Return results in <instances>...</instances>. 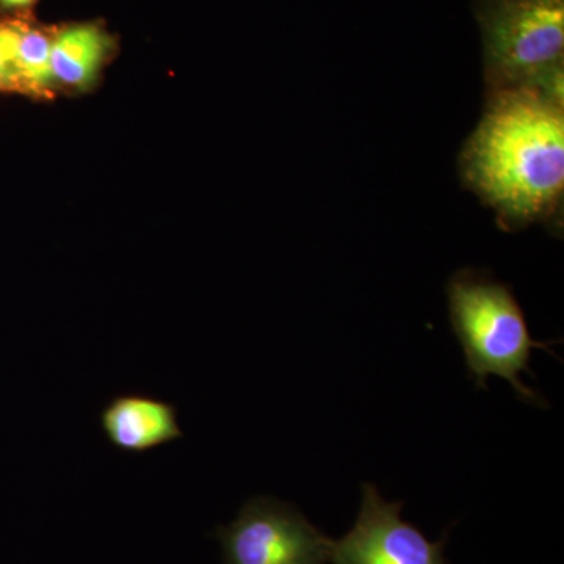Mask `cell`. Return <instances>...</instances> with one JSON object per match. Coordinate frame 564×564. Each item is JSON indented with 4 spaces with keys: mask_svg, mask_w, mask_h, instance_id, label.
<instances>
[{
    "mask_svg": "<svg viewBox=\"0 0 564 564\" xmlns=\"http://www.w3.org/2000/svg\"><path fill=\"white\" fill-rule=\"evenodd\" d=\"M463 173L508 228L551 215L564 187L563 102L532 88L492 91Z\"/></svg>",
    "mask_w": 564,
    "mask_h": 564,
    "instance_id": "6da1fadb",
    "label": "cell"
},
{
    "mask_svg": "<svg viewBox=\"0 0 564 564\" xmlns=\"http://www.w3.org/2000/svg\"><path fill=\"white\" fill-rule=\"evenodd\" d=\"M447 296L452 328L475 388H488L486 381L496 375L513 386L522 402L547 408V400L524 384L521 373L533 375V348L552 352L549 348L556 343L533 339L511 289L488 274L463 270L448 282Z\"/></svg>",
    "mask_w": 564,
    "mask_h": 564,
    "instance_id": "7a4b0ae2",
    "label": "cell"
},
{
    "mask_svg": "<svg viewBox=\"0 0 564 564\" xmlns=\"http://www.w3.org/2000/svg\"><path fill=\"white\" fill-rule=\"evenodd\" d=\"M492 91L540 90L563 102L564 0H475Z\"/></svg>",
    "mask_w": 564,
    "mask_h": 564,
    "instance_id": "3957f363",
    "label": "cell"
},
{
    "mask_svg": "<svg viewBox=\"0 0 564 564\" xmlns=\"http://www.w3.org/2000/svg\"><path fill=\"white\" fill-rule=\"evenodd\" d=\"M214 536L223 564H326L334 544L295 505L265 496L248 500L236 521L217 527Z\"/></svg>",
    "mask_w": 564,
    "mask_h": 564,
    "instance_id": "277c9868",
    "label": "cell"
},
{
    "mask_svg": "<svg viewBox=\"0 0 564 564\" xmlns=\"http://www.w3.org/2000/svg\"><path fill=\"white\" fill-rule=\"evenodd\" d=\"M403 502H386L372 484L362 485V502L350 532L334 541V564H451L445 556L451 527L430 541L402 519Z\"/></svg>",
    "mask_w": 564,
    "mask_h": 564,
    "instance_id": "5b68a950",
    "label": "cell"
},
{
    "mask_svg": "<svg viewBox=\"0 0 564 564\" xmlns=\"http://www.w3.org/2000/svg\"><path fill=\"white\" fill-rule=\"evenodd\" d=\"M101 426L107 441L126 454H147L184 437L176 406L141 393L111 399L101 411Z\"/></svg>",
    "mask_w": 564,
    "mask_h": 564,
    "instance_id": "8992f818",
    "label": "cell"
},
{
    "mask_svg": "<svg viewBox=\"0 0 564 564\" xmlns=\"http://www.w3.org/2000/svg\"><path fill=\"white\" fill-rule=\"evenodd\" d=\"M113 51V39L98 24L68 25L55 32L51 50L55 87L90 90Z\"/></svg>",
    "mask_w": 564,
    "mask_h": 564,
    "instance_id": "52a82bcc",
    "label": "cell"
},
{
    "mask_svg": "<svg viewBox=\"0 0 564 564\" xmlns=\"http://www.w3.org/2000/svg\"><path fill=\"white\" fill-rule=\"evenodd\" d=\"M17 69L21 93L33 99H51L54 96V77L51 68V50L54 33L32 22L17 20Z\"/></svg>",
    "mask_w": 564,
    "mask_h": 564,
    "instance_id": "ba28073f",
    "label": "cell"
},
{
    "mask_svg": "<svg viewBox=\"0 0 564 564\" xmlns=\"http://www.w3.org/2000/svg\"><path fill=\"white\" fill-rule=\"evenodd\" d=\"M18 25L17 20L0 21V93H21L18 77Z\"/></svg>",
    "mask_w": 564,
    "mask_h": 564,
    "instance_id": "9c48e42d",
    "label": "cell"
},
{
    "mask_svg": "<svg viewBox=\"0 0 564 564\" xmlns=\"http://www.w3.org/2000/svg\"><path fill=\"white\" fill-rule=\"evenodd\" d=\"M33 3L35 0H0V7L6 10H25Z\"/></svg>",
    "mask_w": 564,
    "mask_h": 564,
    "instance_id": "30bf717a",
    "label": "cell"
}]
</instances>
